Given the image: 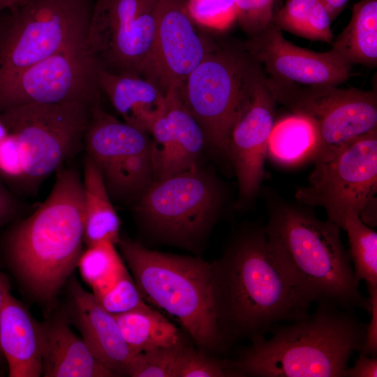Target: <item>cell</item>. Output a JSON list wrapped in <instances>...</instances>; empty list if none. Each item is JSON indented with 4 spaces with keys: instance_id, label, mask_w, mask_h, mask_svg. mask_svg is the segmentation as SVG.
Returning a JSON list of instances; mask_svg holds the SVG:
<instances>
[{
    "instance_id": "32",
    "label": "cell",
    "mask_w": 377,
    "mask_h": 377,
    "mask_svg": "<svg viewBox=\"0 0 377 377\" xmlns=\"http://www.w3.org/2000/svg\"><path fill=\"white\" fill-rule=\"evenodd\" d=\"M184 341L168 346L138 353L129 369L132 377H173Z\"/></svg>"
},
{
    "instance_id": "44",
    "label": "cell",
    "mask_w": 377,
    "mask_h": 377,
    "mask_svg": "<svg viewBox=\"0 0 377 377\" xmlns=\"http://www.w3.org/2000/svg\"><path fill=\"white\" fill-rule=\"evenodd\" d=\"M21 1V3H23L24 1H25L26 0H20ZM20 3V4H21Z\"/></svg>"
},
{
    "instance_id": "22",
    "label": "cell",
    "mask_w": 377,
    "mask_h": 377,
    "mask_svg": "<svg viewBox=\"0 0 377 377\" xmlns=\"http://www.w3.org/2000/svg\"><path fill=\"white\" fill-rule=\"evenodd\" d=\"M98 83L102 94L123 121L147 131L163 114L166 96L154 84L133 74H114L101 68Z\"/></svg>"
},
{
    "instance_id": "10",
    "label": "cell",
    "mask_w": 377,
    "mask_h": 377,
    "mask_svg": "<svg viewBox=\"0 0 377 377\" xmlns=\"http://www.w3.org/2000/svg\"><path fill=\"white\" fill-rule=\"evenodd\" d=\"M90 107L81 103L28 104L0 112L22 159L20 193L36 194L43 181L83 147Z\"/></svg>"
},
{
    "instance_id": "4",
    "label": "cell",
    "mask_w": 377,
    "mask_h": 377,
    "mask_svg": "<svg viewBox=\"0 0 377 377\" xmlns=\"http://www.w3.org/2000/svg\"><path fill=\"white\" fill-rule=\"evenodd\" d=\"M367 325L345 310L318 304L314 313L271 327L228 360L234 376L344 377Z\"/></svg>"
},
{
    "instance_id": "19",
    "label": "cell",
    "mask_w": 377,
    "mask_h": 377,
    "mask_svg": "<svg viewBox=\"0 0 377 377\" xmlns=\"http://www.w3.org/2000/svg\"><path fill=\"white\" fill-rule=\"evenodd\" d=\"M72 318L89 349L115 375L128 376L137 354L125 341L113 315L75 279L69 283Z\"/></svg>"
},
{
    "instance_id": "39",
    "label": "cell",
    "mask_w": 377,
    "mask_h": 377,
    "mask_svg": "<svg viewBox=\"0 0 377 377\" xmlns=\"http://www.w3.org/2000/svg\"><path fill=\"white\" fill-rule=\"evenodd\" d=\"M327 10L332 20L343 8L348 0H319Z\"/></svg>"
},
{
    "instance_id": "1",
    "label": "cell",
    "mask_w": 377,
    "mask_h": 377,
    "mask_svg": "<svg viewBox=\"0 0 377 377\" xmlns=\"http://www.w3.org/2000/svg\"><path fill=\"white\" fill-rule=\"evenodd\" d=\"M212 266L216 314L227 347L309 314L311 304L276 259L263 225L236 230Z\"/></svg>"
},
{
    "instance_id": "41",
    "label": "cell",
    "mask_w": 377,
    "mask_h": 377,
    "mask_svg": "<svg viewBox=\"0 0 377 377\" xmlns=\"http://www.w3.org/2000/svg\"><path fill=\"white\" fill-rule=\"evenodd\" d=\"M8 134V132L6 126L0 121V144L7 137Z\"/></svg>"
},
{
    "instance_id": "11",
    "label": "cell",
    "mask_w": 377,
    "mask_h": 377,
    "mask_svg": "<svg viewBox=\"0 0 377 377\" xmlns=\"http://www.w3.org/2000/svg\"><path fill=\"white\" fill-rule=\"evenodd\" d=\"M265 82L277 103L293 113L308 118L316 127L319 149L315 158L377 130V94L374 90L302 84L268 76Z\"/></svg>"
},
{
    "instance_id": "6",
    "label": "cell",
    "mask_w": 377,
    "mask_h": 377,
    "mask_svg": "<svg viewBox=\"0 0 377 377\" xmlns=\"http://www.w3.org/2000/svg\"><path fill=\"white\" fill-rule=\"evenodd\" d=\"M265 75L243 45L212 40L202 61L176 89L216 153L226 156L230 131Z\"/></svg>"
},
{
    "instance_id": "3",
    "label": "cell",
    "mask_w": 377,
    "mask_h": 377,
    "mask_svg": "<svg viewBox=\"0 0 377 377\" xmlns=\"http://www.w3.org/2000/svg\"><path fill=\"white\" fill-rule=\"evenodd\" d=\"M83 243L82 178L64 165L45 201L8 232L6 254L25 288L48 304L77 266Z\"/></svg>"
},
{
    "instance_id": "28",
    "label": "cell",
    "mask_w": 377,
    "mask_h": 377,
    "mask_svg": "<svg viewBox=\"0 0 377 377\" xmlns=\"http://www.w3.org/2000/svg\"><path fill=\"white\" fill-rule=\"evenodd\" d=\"M77 267L94 295L108 290L127 272L116 245L110 242L88 246L82 252Z\"/></svg>"
},
{
    "instance_id": "13",
    "label": "cell",
    "mask_w": 377,
    "mask_h": 377,
    "mask_svg": "<svg viewBox=\"0 0 377 377\" xmlns=\"http://www.w3.org/2000/svg\"><path fill=\"white\" fill-rule=\"evenodd\" d=\"M101 66L85 46L0 77V112L34 103L101 105Z\"/></svg>"
},
{
    "instance_id": "5",
    "label": "cell",
    "mask_w": 377,
    "mask_h": 377,
    "mask_svg": "<svg viewBox=\"0 0 377 377\" xmlns=\"http://www.w3.org/2000/svg\"><path fill=\"white\" fill-rule=\"evenodd\" d=\"M117 246L144 299L181 325L200 350H227L216 314L212 263L151 250L126 238Z\"/></svg>"
},
{
    "instance_id": "12",
    "label": "cell",
    "mask_w": 377,
    "mask_h": 377,
    "mask_svg": "<svg viewBox=\"0 0 377 377\" xmlns=\"http://www.w3.org/2000/svg\"><path fill=\"white\" fill-rule=\"evenodd\" d=\"M83 147L112 201L134 202L155 179L150 133L117 119L101 105L91 108Z\"/></svg>"
},
{
    "instance_id": "20",
    "label": "cell",
    "mask_w": 377,
    "mask_h": 377,
    "mask_svg": "<svg viewBox=\"0 0 377 377\" xmlns=\"http://www.w3.org/2000/svg\"><path fill=\"white\" fill-rule=\"evenodd\" d=\"M0 348L10 377L43 375L39 323L10 293H4L0 313Z\"/></svg>"
},
{
    "instance_id": "25",
    "label": "cell",
    "mask_w": 377,
    "mask_h": 377,
    "mask_svg": "<svg viewBox=\"0 0 377 377\" xmlns=\"http://www.w3.org/2000/svg\"><path fill=\"white\" fill-rule=\"evenodd\" d=\"M331 50L350 65L376 66L377 0H362L353 6L348 25Z\"/></svg>"
},
{
    "instance_id": "40",
    "label": "cell",
    "mask_w": 377,
    "mask_h": 377,
    "mask_svg": "<svg viewBox=\"0 0 377 377\" xmlns=\"http://www.w3.org/2000/svg\"><path fill=\"white\" fill-rule=\"evenodd\" d=\"M8 286V283L7 280L1 274H0V313L3 302L5 290ZM3 357V356L0 348V359Z\"/></svg>"
},
{
    "instance_id": "2",
    "label": "cell",
    "mask_w": 377,
    "mask_h": 377,
    "mask_svg": "<svg viewBox=\"0 0 377 377\" xmlns=\"http://www.w3.org/2000/svg\"><path fill=\"white\" fill-rule=\"evenodd\" d=\"M264 196L268 242L300 295L310 304L370 313L371 302L360 291L340 228L319 219L309 207L290 202L273 191L265 190Z\"/></svg>"
},
{
    "instance_id": "8",
    "label": "cell",
    "mask_w": 377,
    "mask_h": 377,
    "mask_svg": "<svg viewBox=\"0 0 377 377\" xmlns=\"http://www.w3.org/2000/svg\"><path fill=\"white\" fill-rule=\"evenodd\" d=\"M94 0H26L0 12V77L85 46Z\"/></svg>"
},
{
    "instance_id": "17",
    "label": "cell",
    "mask_w": 377,
    "mask_h": 377,
    "mask_svg": "<svg viewBox=\"0 0 377 377\" xmlns=\"http://www.w3.org/2000/svg\"><path fill=\"white\" fill-rule=\"evenodd\" d=\"M268 77L302 84L338 86L348 79L351 65L330 50L317 52L283 38L274 22L243 44Z\"/></svg>"
},
{
    "instance_id": "43",
    "label": "cell",
    "mask_w": 377,
    "mask_h": 377,
    "mask_svg": "<svg viewBox=\"0 0 377 377\" xmlns=\"http://www.w3.org/2000/svg\"><path fill=\"white\" fill-rule=\"evenodd\" d=\"M8 8L7 3L4 0H0V12Z\"/></svg>"
},
{
    "instance_id": "23",
    "label": "cell",
    "mask_w": 377,
    "mask_h": 377,
    "mask_svg": "<svg viewBox=\"0 0 377 377\" xmlns=\"http://www.w3.org/2000/svg\"><path fill=\"white\" fill-rule=\"evenodd\" d=\"M84 243L87 246L110 242L118 244L120 221L102 176L87 155L83 165Z\"/></svg>"
},
{
    "instance_id": "15",
    "label": "cell",
    "mask_w": 377,
    "mask_h": 377,
    "mask_svg": "<svg viewBox=\"0 0 377 377\" xmlns=\"http://www.w3.org/2000/svg\"><path fill=\"white\" fill-rule=\"evenodd\" d=\"M194 22L188 0H158L154 44L141 77L165 96L184 82L212 44L199 34Z\"/></svg>"
},
{
    "instance_id": "38",
    "label": "cell",
    "mask_w": 377,
    "mask_h": 377,
    "mask_svg": "<svg viewBox=\"0 0 377 377\" xmlns=\"http://www.w3.org/2000/svg\"><path fill=\"white\" fill-rule=\"evenodd\" d=\"M377 358L360 353L354 366L348 368L344 373V377H376Z\"/></svg>"
},
{
    "instance_id": "21",
    "label": "cell",
    "mask_w": 377,
    "mask_h": 377,
    "mask_svg": "<svg viewBox=\"0 0 377 377\" xmlns=\"http://www.w3.org/2000/svg\"><path fill=\"white\" fill-rule=\"evenodd\" d=\"M39 331L44 376H116L64 320L57 319L39 323Z\"/></svg>"
},
{
    "instance_id": "14",
    "label": "cell",
    "mask_w": 377,
    "mask_h": 377,
    "mask_svg": "<svg viewBox=\"0 0 377 377\" xmlns=\"http://www.w3.org/2000/svg\"><path fill=\"white\" fill-rule=\"evenodd\" d=\"M158 0H94L85 47L101 68L141 76L154 44Z\"/></svg>"
},
{
    "instance_id": "31",
    "label": "cell",
    "mask_w": 377,
    "mask_h": 377,
    "mask_svg": "<svg viewBox=\"0 0 377 377\" xmlns=\"http://www.w3.org/2000/svg\"><path fill=\"white\" fill-rule=\"evenodd\" d=\"M94 296L98 303L113 316L151 308L144 302L138 287L128 271L110 288Z\"/></svg>"
},
{
    "instance_id": "27",
    "label": "cell",
    "mask_w": 377,
    "mask_h": 377,
    "mask_svg": "<svg viewBox=\"0 0 377 377\" xmlns=\"http://www.w3.org/2000/svg\"><path fill=\"white\" fill-rule=\"evenodd\" d=\"M330 16L319 0H288L274 17L276 26L313 40L332 43Z\"/></svg>"
},
{
    "instance_id": "33",
    "label": "cell",
    "mask_w": 377,
    "mask_h": 377,
    "mask_svg": "<svg viewBox=\"0 0 377 377\" xmlns=\"http://www.w3.org/2000/svg\"><path fill=\"white\" fill-rule=\"evenodd\" d=\"M193 21L207 27L223 30L237 20L234 0H188Z\"/></svg>"
},
{
    "instance_id": "16",
    "label": "cell",
    "mask_w": 377,
    "mask_h": 377,
    "mask_svg": "<svg viewBox=\"0 0 377 377\" xmlns=\"http://www.w3.org/2000/svg\"><path fill=\"white\" fill-rule=\"evenodd\" d=\"M265 78L266 75L258 83L250 103L234 124L228 140L226 156L237 179L238 208L246 207L255 200L264 177L277 103Z\"/></svg>"
},
{
    "instance_id": "7",
    "label": "cell",
    "mask_w": 377,
    "mask_h": 377,
    "mask_svg": "<svg viewBox=\"0 0 377 377\" xmlns=\"http://www.w3.org/2000/svg\"><path fill=\"white\" fill-rule=\"evenodd\" d=\"M227 191L200 165L154 180L133 202L142 230L156 240L198 249L222 214Z\"/></svg>"
},
{
    "instance_id": "35",
    "label": "cell",
    "mask_w": 377,
    "mask_h": 377,
    "mask_svg": "<svg viewBox=\"0 0 377 377\" xmlns=\"http://www.w3.org/2000/svg\"><path fill=\"white\" fill-rule=\"evenodd\" d=\"M0 177L20 192L23 177L21 156L15 138L8 133L0 144Z\"/></svg>"
},
{
    "instance_id": "42",
    "label": "cell",
    "mask_w": 377,
    "mask_h": 377,
    "mask_svg": "<svg viewBox=\"0 0 377 377\" xmlns=\"http://www.w3.org/2000/svg\"><path fill=\"white\" fill-rule=\"evenodd\" d=\"M8 6V9H12L21 3L20 0H4Z\"/></svg>"
},
{
    "instance_id": "29",
    "label": "cell",
    "mask_w": 377,
    "mask_h": 377,
    "mask_svg": "<svg viewBox=\"0 0 377 377\" xmlns=\"http://www.w3.org/2000/svg\"><path fill=\"white\" fill-rule=\"evenodd\" d=\"M339 228L348 234V253L357 280H364L368 290L377 288V232L355 213L348 214Z\"/></svg>"
},
{
    "instance_id": "18",
    "label": "cell",
    "mask_w": 377,
    "mask_h": 377,
    "mask_svg": "<svg viewBox=\"0 0 377 377\" xmlns=\"http://www.w3.org/2000/svg\"><path fill=\"white\" fill-rule=\"evenodd\" d=\"M155 179L200 165L208 147L199 123L183 105L176 88L166 94V109L149 131Z\"/></svg>"
},
{
    "instance_id": "37",
    "label": "cell",
    "mask_w": 377,
    "mask_h": 377,
    "mask_svg": "<svg viewBox=\"0 0 377 377\" xmlns=\"http://www.w3.org/2000/svg\"><path fill=\"white\" fill-rule=\"evenodd\" d=\"M24 205L8 189L0 177V228L14 220Z\"/></svg>"
},
{
    "instance_id": "34",
    "label": "cell",
    "mask_w": 377,
    "mask_h": 377,
    "mask_svg": "<svg viewBox=\"0 0 377 377\" xmlns=\"http://www.w3.org/2000/svg\"><path fill=\"white\" fill-rule=\"evenodd\" d=\"M237 20L251 36L264 30L273 22L274 0H234Z\"/></svg>"
},
{
    "instance_id": "9",
    "label": "cell",
    "mask_w": 377,
    "mask_h": 377,
    "mask_svg": "<svg viewBox=\"0 0 377 377\" xmlns=\"http://www.w3.org/2000/svg\"><path fill=\"white\" fill-rule=\"evenodd\" d=\"M308 184L296 191L297 201L321 207L339 227L349 214L376 225L377 130L362 135L317 156Z\"/></svg>"
},
{
    "instance_id": "30",
    "label": "cell",
    "mask_w": 377,
    "mask_h": 377,
    "mask_svg": "<svg viewBox=\"0 0 377 377\" xmlns=\"http://www.w3.org/2000/svg\"><path fill=\"white\" fill-rule=\"evenodd\" d=\"M234 376L228 360L216 358L200 349L183 346L173 377H227Z\"/></svg>"
},
{
    "instance_id": "26",
    "label": "cell",
    "mask_w": 377,
    "mask_h": 377,
    "mask_svg": "<svg viewBox=\"0 0 377 377\" xmlns=\"http://www.w3.org/2000/svg\"><path fill=\"white\" fill-rule=\"evenodd\" d=\"M114 316L123 338L135 354L182 341L177 327L152 308Z\"/></svg>"
},
{
    "instance_id": "36",
    "label": "cell",
    "mask_w": 377,
    "mask_h": 377,
    "mask_svg": "<svg viewBox=\"0 0 377 377\" xmlns=\"http://www.w3.org/2000/svg\"><path fill=\"white\" fill-rule=\"evenodd\" d=\"M371 302L370 313L371 318L367 326L364 343L360 353L376 357L377 353V288L368 290Z\"/></svg>"
},
{
    "instance_id": "24",
    "label": "cell",
    "mask_w": 377,
    "mask_h": 377,
    "mask_svg": "<svg viewBox=\"0 0 377 377\" xmlns=\"http://www.w3.org/2000/svg\"><path fill=\"white\" fill-rule=\"evenodd\" d=\"M319 149L316 127L308 118L293 113L275 122L271 131L267 158L283 167L313 161Z\"/></svg>"
}]
</instances>
